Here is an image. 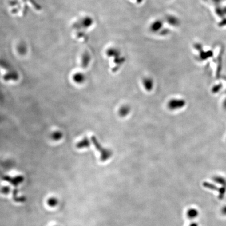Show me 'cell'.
Returning <instances> with one entry per match:
<instances>
[{
	"mask_svg": "<svg viewBox=\"0 0 226 226\" xmlns=\"http://www.w3.org/2000/svg\"><path fill=\"white\" fill-rule=\"evenodd\" d=\"M91 141L95 147L97 149V150L100 153L101 155L100 159L102 161H106L112 157L113 154L112 151L109 149L103 147V146L98 141L97 139L94 136L91 137Z\"/></svg>",
	"mask_w": 226,
	"mask_h": 226,
	"instance_id": "cell-1",
	"label": "cell"
},
{
	"mask_svg": "<svg viewBox=\"0 0 226 226\" xmlns=\"http://www.w3.org/2000/svg\"><path fill=\"white\" fill-rule=\"evenodd\" d=\"M0 178L3 180L11 183L12 185L17 187L19 184L23 182L24 177L22 175H18L15 177H11L8 175H3L0 174Z\"/></svg>",
	"mask_w": 226,
	"mask_h": 226,
	"instance_id": "cell-2",
	"label": "cell"
},
{
	"mask_svg": "<svg viewBox=\"0 0 226 226\" xmlns=\"http://www.w3.org/2000/svg\"><path fill=\"white\" fill-rule=\"evenodd\" d=\"M185 102L184 100L180 99H173L170 100L168 104L169 109L171 110H176L180 109L185 105Z\"/></svg>",
	"mask_w": 226,
	"mask_h": 226,
	"instance_id": "cell-3",
	"label": "cell"
},
{
	"mask_svg": "<svg viewBox=\"0 0 226 226\" xmlns=\"http://www.w3.org/2000/svg\"><path fill=\"white\" fill-rule=\"evenodd\" d=\"M143 84L145 89L147 91H150L153 89V79L149 77H146L143 80Z\"/></svg>",
	"mask_w": 226,
	"mask_h": 226,
	"instance_id": "cell-4",
	"label": "cell"
},
{
	"mask_svg": "<svg viewBox=\"0 0 226 226\" xmlns=\"http://www.w3.org/2000/svg\"><path fill=\"white\" fill-rule=\"evenodd\" d=\"M199 212L197 209L191 208L187 210L186 215L188 218L190 219H194L198 217Z\"/></svg>",
	"mask_w": 226,
	"mask_h": 226,
	"instance_id": "cell-5",
	"label": "cell"
},
{
	"mask_svg": "<svg viewBox=\"0 0 226 226\" xmlns=\"http://www.w3.org/2000/svg\"><path fill=\"white\" fill-rule=\"evenodd\" d=\"M89 145H90V142H89V140L87 137H85L80 141L77 142V145H76L77 148H79V149H82V148H86L89 147Z\"/></svg>",
	"mask_w": 226,
	"mask_h": 226,
	"instance_id": "cell-6",
	"label": "cell"
},
{
	"mask_svg": "<svg viewBox=\"0 0 226 226\" xmlns=\"http://www.w3.org/2000/svg\"><path fill=\"white\" fill-rule=\"evenodd\" d=\"M212 180L216 183L220 185L221 186L226 187V179H224V177L220 176H215L212 178Z\"/></svg>",
	"mask_w": 226,
	"mask_h": 226,
	"instance_id": "cell-7",
	"label": "cell"
},
{
	"mask_svg": "<svg viewBox=\"0 0 226 226\" xmlns=\"http://www.w3.org/2000/svg\"><path fill=\"white\" fill-rule=\"evenodd\" d=\"M74 81L77 83H81L85 80V76L81 73H77L75 74L73 77Z\"/></svg>",
	"mask_w": 226,
	"mask_h": 226,
	"instance_id": "cell-8",
	"label": "cell"
},
{
	"mask_svg": "<svg viewBox=\"0 0 226 226\" xmlns=\"http://www.w3.org/2000/svg\"><path fill=\"white\" fill-rule=\"evenodd\" d=\"M130 111V109L128 106H123L119 109V114L121 117L126 116Z\"/></svg>",
	"mask_w": 226,
	"mask_h": 226,
	"instance_id": "cell-9",
	"label": "cell"
},
{
	"mask_svg": "<svg viewBox=\"0 0 226 226\" xmlns=\"http://www.w3.org/2000/svg\"><path fill=\"white\" fill-rule=\"evenodd\" d=\"M203 185L204 187L207 188L208 189L218 192L219 191V188H218L217 186L216 185L212 184L211 183L208 182H204L203 184Z\"/></svg>",
	"mask_w": 226,
	"mask_h": 226,
	"instance_id": "cell-10",
	"label": "cell"
},
{
	"mask_svg": "<svg viewBox=\"0 0 226 226\" xmlns=\"http://www.w3.org/2000/svg\"><path fill=\"white\" fill-rule=\"evenodd\" d=\"M89 60H90V57L89 54H86L83 56L82 61V66L83 68H86V67H88Z\"/></svg>",
	"mask_w": 226,
	"mask_h": 226,
	"instance_id": "cell-11",
	"label": "cell"
},
{
	"mask_svg": "<svg viewBox=\"0 0 226 226\" xmlns=\"http://www.w3.org/2000/svg\"><path fill=\"white\" fill-rule=\"evenodd\" d=\"M4 79L6 81L7 80H17L18 79V75L17 74L14 73H8L6 74Z\"/></svg>",
	"mask_w": 226,
	"mask_h": 226,
	"instance_id": "cell-12",
	"label": "cell"
},
{
	"mask_svg": "<svg viewBox=\"0 0 226 226\" xmlns=\"http://www.w3.org/2000/svg\"><path fill=\"white\" fill-rule=\"evenodd\" d=\"M58 203V200L55 197H50L47 200V204L50 207H55Z\"/></svg>",
	"mask_w": 226,
	"mask_h": 226,
	"instance_id": "cell-13",
	"label": "cell"
},
{
	"mask_svg": "<svg viewBox=\"0 0 226 226\" xmlns=\"http://www.w3.org/2000/svg\"><path fill=\"white\" fill-rule=\"evenodd\" d=\"M226 193V186H221L220 188H219V191H218V193H219L218 198L219 200H223V198H224Z\"/></svg>",
	"mask_w": 226,
	"mask_h": 226,
	"instance_id": "cell-14",
	"label": "cell"
},
{
	"mask_svg": "<svg viewBox=\"0 0 226 226\" xmlns=\"http://www.w3.org/2000/svg\"><path fill=\"white\" fill-rule=\"evenodd\" d=\"M161 23L160 22L157 21L154 22L151 26V30L153 32H157L159 29L161 28Z\"/></svg>",
	"mask_w": 226,
	"mask_h": 226,
	"instance_id": "cell-15",
	"label": "cell"
},
{
	"mask_svg": "<svg viewBox=\"0 0 226 226\" xmlns=\"http://www.w3.org/2000/svg\"><path fill=\"white\" fill-rule=\"evenodd\" d=\"M62 136V133L59 132H55L52 135V138L54 140H59L61 138Z\"/></svg>",
	"mask_w": 226,
	"mask_h": 226,
	"instance_id": "cell-16",
	"label": "cell"
},
{
	"mask_svg": "<svg viewBox=\"0 0 226 226\" xmlns=\"http://www.w3.org/2000/svg\"><path fill=\"white\" fill-rule=\"evenodd\" d=\"M221 212L223 215L226 216V205L224 206L221 209Z\"/></svg>",
	"mask_w": 226,
	"mask_h": 226,
	"instance_id": "cell-17",
	"label": "cell"
},
{
	"mask_svg": "<svg viewBox=\"0 0 226 226\" xmlns=\"http://www.w3.org/2000/svg\"><path fill=\"white\" fill-rule=\"evenodd\" d=\"M188 226H198V224L196 223H192L189 224Z\"/></svg>",
	"mask_w": 226,
	"mask_h": 226,
	"instance_id": "cell-18",
	"label": "cell"
},
{
	"mask_svg": "<svg viewBox=\"0 0 226 226\" xmlns=\"http://www.w3.org/2000/svg\"></svg>",
	"mask_w": 226,
	"mask_h": 226,
	"instance_id": "cell-19",
	"label": "cell"
}]
</instances>
